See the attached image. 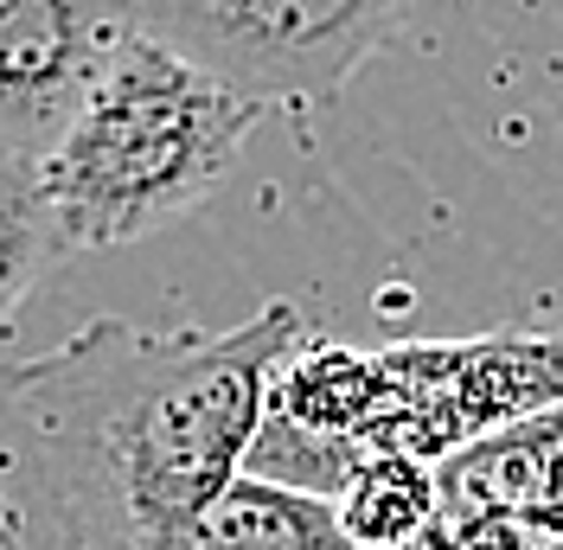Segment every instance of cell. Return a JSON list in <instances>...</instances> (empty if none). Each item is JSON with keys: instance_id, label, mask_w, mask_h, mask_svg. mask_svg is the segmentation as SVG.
<instances>
[{"instance_id": "277c9868", "label": "cell", "mask_w": 563, "mask_h": 550, "mask_svg": "<svg viewBox=\"0 0 563 550\" xmlns=\"http://www.w3.org/2000/svg\"><path fill=\"white\" fill-rule=\"evenodd\" d=\"M563 404V333H493L455 345L378 352L372 454L449 461L481 436Z\"/></svg>"}, {"instance_id": "30bf717a", "label": "cell", "mask_w": 563, "mask_h": 550, "mask_svg": "<svg viewBox=\"0 0 563 550\" xmlns=\"http://www.w3.org/2000/svg\"><path fill=\"white\" fill-rule=\"evenodd\" d=\"M410 550H544V538L506 513H481V506H442L435 525L422 531Z\"/></svg>"}, {"instance_id": "9c48e42d", "label": "cell", "mask_w": 563, "mask_h": 550, "mask_svg": "<svg viewBox=\"0 0 563 550\" xmlns=\"http://www.w3.org/2000/svg\"><path fill=\"white\" fill-rule=\"evenodd\" d=\"M58 250H65V238H58V218L45 199V173L33 161L0 154V333Z\"/></svg>"}, {"instance_id": "ba28073f", "label": "cell", "mask_w": 563, "mask_h": 550, "mask_svg": "<svg viewBox=\"0 0 563 550\" xmlns=\"http://www.w3.org/2000/svg\"><path fill=\"white\" fill-rule=\"evenodd\" d=\"M333 513L358 550H410L442 513V474L417 454H365Z\"/></svg>"}, {"instance_id": "8992f818", "label": "cell", "mask_w": 563, "mask_h": 550, "mask_svg": "<svg viewBox=\"0 0 563 550\" xmlns=\"http://www.w3.org/2000/svg\"><path fill=\"white\" fill-rule=\"evenodd\" d=\"M442 506H481L531 525L544 544H563V404L526 416L499 436L449 454L442 468Z\"/></svg>"}, {"instance_id": "5b68a950", "label": "cell", "mask_w": 563, "mask_h": 550, "mask_svg": "<svg viewBox=\"0 0 563 550\" xmlns=\"http://www.w3.org/2000/svg\"><path fill=\"white\" fill-rule=\"evenodd\" d=\"M129 38L122 0H0V154L45 167Z\"/></svg>"}, {"instance_id": "52a82bcc", "label": "cell", "mask_w": 563, "mask_h": 550, "mask_svg": "<svg viewBox=\"0 0 563 550\" xmlns=\"http://www.w3.org/2000/svg\"><path fill=\"white\" fill-rule=\"evenodd\" d=\"M154 550H358V544L346 538L333 499L238 474L211 506H199Z\"/></svg>"}, {"instance_id": "3957f363", "label": "cell", "mask_w": 563, "mask_h": 550, "mask_svg": "<svg viewBox=\"0 0 563 550\" xmlns=\"http://www.w3.org/2000/svg\"><path fill=\"white\" fill-rule=\"evenodd\" d=\"M129 26L263 109H320L417 0H122Z\"/></svg>"}, {"instance_id": "7a4b0ae2", "label": "cell", "mask_w": 563, "mask_h": 550, "mask_svg": "<svg viewBox=\"0 0 563 550\" xmlns=\"http://www.w3.org/2000/svg\"><path fill=\"white\" fill-rule=\"evenodd\" d=\"M263 116V103L135 33L58 154L38 167L65 250H115L179 224L238 173Z\"/></svg>"}, {"instance_id": "6da1fadb", "label": "cell", "mask_w": 563, "mask_h": 550, "mask_svg": "<svg viewBox=\"0 0 563 550\" xmlns=\"http://www.w3.org/2000/svg\"><path fill=\"white\" fill-rule=\"evenodd\" d=\"M295 301L224 333L90 320L0 365V550H154L250 468Z\"/></svg>"}]
</instances>
